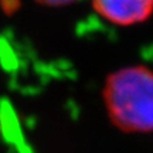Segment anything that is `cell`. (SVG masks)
I'll return each instance as SVG.
<instances>
[{
	"instance_id": "6da1fadb",
	"label": "cell",
	"mask_w": 153,
	"mask_h": 153,
	"mask_svg": "<svg viewBox=\"0 0 153 153\" xmlns=\"http://www.w3.org/2000/svg\"><path fill=\"white\" fill-rule=\"evenodd\" d=\"M103 103L111 124L124 133L153 132V71L129 66L111 73L103 85Z\"/></svg>"
},
{
	"instance_id": "7a4b0ae2",
	"label": "cell",
	"mask_w": 153,
	"mask_h": 153,
	"mask_svg": "<svg viewBox=\"0 0 153 153\" xmlns=\"http://www.w3.org/2000/svg\"><path fill=\"white\" fill-rule=\"evenodd\" d=\"M95 11L117 26H132L153 13V0H91Z\"/></svg>"
},
{
	"instance_id": "3957f363",
	"label": "cell",
	"mask_w": 153,
	"mask_h": 153,
	"mask_svg": "<svg viewBox=\"0 0 153 153\" xmlns=\"http://www.w3.org/2000/svg\"><path fill=\"white\" fill-rule=\"evenodd\" d=\"M36 3L42 5H47V7H62V5H67L76 0H35Z\"/></svg>"
}]
</instances>
